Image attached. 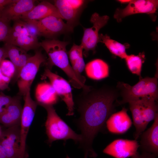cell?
Segmentation results:
<instances>
[{"mask_svg": "<svg viewBox=\"0 0 158 158\" xmlns=\"http://www.w3.org/2000/svg\"><path fill=\"white\" fill-rule=\"evenodd\" d=\"M82 89L75 100L80 114L77 122L81 132L80 143L85 158H95L97 154L92 148L93 141L114 111V102L117 94L106 86L95 89L87 85Z\"/></svg>", "mask_w": 158, "mask_h": 158, "instance_id": "cell-1", "label": "cell"}, {"mask_svg": "<svg viewBox=\"0 0 158 158\" xmlns=\"http://www.w3.org/2000/svg\"><path fill=\"white\" fill-rule=\"evenodd\" d=\"M68 42L46 39L40 42V46L44 50L48 56V65L51 68L56 66L61 69L69 79V83L73 87L80 89L85 88L87 85L83 84L73 71L70 65L66 46Z\"/></svg>", "mask_w": 158, "mask_h": 158, "instance_id": "cell-2", "label": "cell"}, {"mask_svg": "<svg viewBox=\"0 0 158 158\" xmlns=\"http://www.w3.org/2000/svg\"><path fill=\"white\" fill-rule=\"evenodd\" d=\"M117 87L121 90L122 100L119 104H124L130 101L152 99L157 101L158 97L157 77H146L139 79V81L131 86L122 82L118 83Z\"/></svg>", "mask_w": 158, "mask_h": 158, "instance_id": "cell-3", "label": "cell"}, {"mask_svg": "<svg viewBox=\"0 0 158 158\" xmlns=\"http://www.w3.org/2000/svg\"><path fill=\"white\" fill-rule=\"evenodd\" d=\"M47 111V118L45 126L48 137L47 142L49 145L54 141L69 139L75 142H80L82 135L75 133L57 114L52 106H44Z\"/></svg>", "mask_w": 158, "mask_h": 158, "instance_id": "cell-4", "label": "cell"}, {"mask_svg": "<svg viewBox=\"0 0 158 158\" xmlns=\"http://www.w3.org/2000/svg\"><path fill=\"white\" fill-rule=\"evenodd\" d=\"M45 61V57L40 51H37L34 55L29 58L21 68L17 79L20 95L24 96L30 90L40 65Z\"/></svg>", "mask_w": 158, "mask_h": 158, "instance_id": "cell-5", "label": "cell"}, {"mask_svg": "<svg viewBox=\"0 0 158 158\" xmlns=\"http://www.w3.org/2000/svg\"><path fill=\"white\" fill-rule=\"evenodd\" d=\"M14 21L5 43L12 44L27 51L40 47L37 37L29 33L24 21L19 19Z\"/></svg>", "mask_w": 158, "mask_h": 158, "instance_id": "cell-6", "label": "cell"}, {"mask_svg": "<svg viewBox=\"0 0 158 158\" xmlns=\"http://www.w3.org/2000/svg\"><path fill=\"white\" fill-rule=\"evenodd\" d=\"M23 20L35 25L37 29L39 36L49 38H52L60 34L72 32L74 28L65 23L61 18L53 16L39 20Z\"/></svg>", "mask_w": 158, "mask_h": 158, "instance_id": "cell-7", "label": "cell"}, {"mask_svg": "<svg viewBox=\"0 0 158 158\" xmlns=\"http://www.w3.org/2000/svg\"><path fill=\"white\" fill-rule=\"evenodd\" d=\"M24 97V103L22 111L20 123V158H27L26 140L30 127L33 120L38 104L31 98L30 90Z\"/></svg>", "mask_w": 158, "mask_h": 158, "instance_id": "cell-8", "label": "cell"}, {"mask_svg": "<svg viewBox=\"0 0 158 158\" xmlns=\"http://www.w3.org/2000/svg\"><path fill=\"white\" fill-rule=\"evenodd\" d=\"M109 17L107 15L100 16L95 13L92 15L90 22L93 24L92 27L84 28V33L80 44L83 49V54L85 57L88 55V52L92 51L95 52L97 44L100 42L99 32L107 23Z\"/></svg>", "mask_w": 158, "mask_h": 158, "instance_id": "cell-9", "label": "cell"}, {"mask_svg": "<svg viewBox=\"0 0 158 158\" xmlns=\"http://www.w3.org/2000/svg\"><path fill=\"white\" fill-rule=\"evenodd\" d=\"M42 77L47 78L56 93L66 104L68 112L67 116L74 114L75 104L70 84L61 76L51 72L48 68H46Z\"/></svg>", "mask_w": 158, "mask_h": 158, "instance_id": "cell-10", "label": "cell"}, {"mask_svg": "<svg viewBox=\"0 0 158 158\" xmlns=\"http://www.w3.org/2000/svg\"><path fill=\"white\" fill-rule=\"evenodd\" d=\"M158 7V1L157 0H130L124 8H117L114 17L118 23L127 16L138 13L147 14L154 18Z\"/></svg>", "mask_w": 158, "mask_h": 158, "instance_id": "cell-11", "label": "cell"}, {"mask_svg": "<svg viewBox=\"0 0 158 158\" xmlns=\"http://www.w3.org/2000/svg\"><path fill=\"white\" fill-rule=\"evenodd\" d=\"M0 142L7 158H20V126L8 128L2 131Z\"/></svg>", "mask_w": 158, "mask_h": 158, "instance_id": "cell-12", "label": "cell"}, {"mask_svg": "<svg viewBox=\"0 0 158 158\" xmlns=\"http://www.w3.org/2000/svg\"><path fill=\"white\" fill-rule=\"evenodd\" d=\"M139 147L137 140L118 139L108 145L103 152L115 158H128L135 154Z\"/></svg>", "mask_w": 158, "mask_h": 158, "instance_id": "cell-13", "label": "cell"}, {"mask_svg": "<svg viewBox=\"0 0 158 158\" xmlns=\"http://www.w3.org/2000/svg\"><path fill=\"white\" fill-rule=\"evenodd\" d=\"M36 0H14L6 6L1 13L0 17L8 21H15L29 12L35 6Z\"/></svg>", "mask_w": 158, "mask_h": 158, "instance_id": "cell-14", "label": "cell"}, {"mask_svg": "<svg viewBox=\"0 0 158 158\" xmlns=\"http://www.w3.org/2000/svg\"><path fill=\"white\" fill-rule=\"evenodd\" d=\"M140 137L139 147L142 151L150 153L157 157L158 154V115L152 126L143 131Z\"/></svg>", "mask_w": 158, "mask_h": 158, "instance_id": "cell-15", "label": "cell"}, {"mask_svg": "<svg viewBox=\"0 0 158 158\" xmlns=\"http://www.w3.org/2000/svg\"><path fill=\"white\" fill-rule=\"evenodd\" d=\"M125 107L120 111L111 114L107 119L106 124L110 133L117 134L126 132L130 127L132 122Z\"/></svg>", "mask_w": 158, "mask_h": 158, "instance_id": "cell-16", "label": "cell"}, {"mask_svg": "<svg viewBox=\"0 0 158 158\" xmlns=\"http://www.w3.org/2000/svg\"><path fill=\"white\" fill-rule=\"evenodd\" d=\"M22 109L20 99L13 97L6 111L0 115V123L7 128L20 125Z\"/></svg>", "mask_w": 158, "mask_h": 158, "instance_id": "cell-17", "label": "cell"}, {"mask_svg": "<svg viewBox=\"0 0 158 158\" xmlns=\"http://www.w3.org/2000/svg\"><path fill=\"white\" fill-rule=\"evenodd\" d=\"M3 47L6 52L7 58L15 67V76L17 79L21 68L31 56L25 50L12 44L5 43Z\"/></svg>", "mask_w": 158, "mask_h": 158, "instance_id": "cell-18", "label": "cell"}, {"mask_svg": "<svg viewBox=\"0 0 158 158\" xmlns=\"http://www.w3.org/2000/svg\"><path fill=\"white\" fill-rule=\"evenodd\" d=\"M37 102L42 107L52 106L58 102L59 97L50 83L38 84L35 92Z\"/></svg>", "mask_w": 158, "mask_h": 158, "instance_id": "cell-19", "label": "cell"}, {"mask_svg": "<svg viewBox=\"0 0 158 158\" xmlns=\"http://www.w3.org/2000/svg\"><path fill=\"white\" fill-rule=\"evenodd\" d=\"M52 16L61 18L54 5L49 2L43 1L35 5L29 12L22 16L20 19L39 20Z\"/></svg>", "mask_w": 158, "mask_h": 158, "instance_id": "cell-20", "label": "cell"}, {"mask_svg": "<svg viewBox=\"0 0 158 158\" xmlns=\"http://www.w3.org/2000/svg\"><path fill=\"white\" fill-rule=\"evenodd\" d=\"M85 70L87 76L94 80H102L109 76V66L101 59H96L89 62L85 65Z\"/></svg>", "mask_w": 158, "mask_h": 158, "instance_id": "cell-21", "label": "cell"}, {"mask_svg": "<svg viewBox=\"0 0 158 158\" xmlns=\"http://www.w3.org/2000/svg\"><path fill=\"white\" fill-rule=\"evenodd\" d=\"M56 7L61 18L67 21V23L74 27L78 18L80 11L73 8L67 0H54Z\"/></svg>", "mask_w": 158, "mask_h": 158, "instance_id": "cell-22", "label": "cell"}, {"mask_svg": "<svg viewBox=\"0 0 158 158\" xmlns=\"http://www.w3.org/2000/svg\"><path fill=\"white\" fill-rule=\"evenodd\" d=\"M132 114L133 123L135 128L134 134L135 140H137L146 127L145 125L140 107L138 101H130L128 102Z\"/></svg>", "mask_w": 158, "mask_h": 158, "instance_id": "cell-23", "label": "cell"}, {"mask_svg": "<svg viewBox=\"0 0 158 158\" xmlns=\"http://www.w3.org/2000/svg\"><path fill=\"white\" fill-rule=\"evenodd\" d=\"M100 42L104 44L111 53L122 59H125L127 54L126 49L130 45L128 43L123 44L117 41L111 39L107 34H99Z\"/></svg>", "mask_w": 158, "mask_h": 158, "instance_id": "cell-24", "label": "cell"}, {"mask_svg": "<svg viewBox=\"0 0 158 158\" xmlns=\"http://www.w3.org/2000/svg\"><path fill=\"white\" fill-rule=\"evenodd\" d=\"M138 101L141 109L145 126L154 120L158 114L157 101L152 99H142Z\"/></svg>", "mask_w": 158, "mask_h": 158, "instance_id": "cell-25", "label": "cell"}, {"mask_svg": "<svg viewBox=\"0 0 158 158\" xmlns=\"http://www.w3.org/2000/svg\"><path fill=\"white\" fill-rule=\"evenodd\" d=\"M124 59L129 71L133 74L139 76V79L142 78L141 72L142 65L145 59L144 53H140L136 55H127Z\"/></svg>", "mask_w": 158, "mask_h": 158, "instance_id": "cell-26", "label": "cell"}, {"mask_svg": "<svg viewBox=\"0 0 158 158\" xmlns=\"http://www.w3.org/2000/svg\"><path fill=\"white\" fill-rule=\"evenodd\" d=\"M0 69L3 75L11 79L15 76L16 68L10 61L6 59L3 60L0 64Z\"/></svg>", "mask_w": 158, "mask_h": 158, "instance_id": "cell-27", "label": "cell"}, {"mask_svg": "<svg viewBox=\"0 0 158 158\" xmlns=\"http://www.w3.org/2000/svg\"><path fill=\"white\" fill-rule=\"evenodd\" d=\"M85 65L83 56L80 57L71 64L72 68L80 81L85 84L86 79L81 75L85 69Z\"/></svg>", "mask_w": 158, "mask_h": 158, "instance_id": "cell-28", "label": "cell"}, {"mask_svg": "<svg viewBox=\"0 0 158 158\" xmlns=\"http://www.w3.org/2000/svg\"><path fill=\"white\" fill-rule=\"evenodd\" d=\"M10 22L0 17V42H4L9 34L11 27Z\"/></svg>", "mask_w": 158, "mask_h": 158, "instance_id": "cell-29", "label": "cell"}, {"mask_svg": "<svg viewBox=\"0 0 158 158\" xmlns=\"http://www.w3.org/2000/svg\"><path fill=\"white\" fill-rule=\"evenodd\" d=\"M83 49L80 45L74 44L68 52V55L72 64L80 57L83 56Z\"/></svg>", "mask_w": 158, "mask_h": 158, "instance_id": "cell-30", "label": "cell"}, {"mask_svg": "<svg viewBox=\"0 0 158 158\" xmlns=\"http://www.w3.org/2000/svg\"><path fill=\"white\" fill-rule=\"evenodd\" d=\"M13 98L3 94H0V115L6 111Z\"/></svg>", "mask_w": 158, "mask_h": 158, "instance_id": "cell-31", "label": "cell"}, {"mask_svg": "<svg viewBox=\"0 0 158 158\" xmlns=\"http://www.w3.org/2000/svg\"><path fill=\"white\" fill-rule=\"evenodd\" d=\"M11 79L3 75L0 69V90H4L8 88Z\"/></svg>", "mask_w": 158, "mask_h": 158, "instance_id": "cell-32", "label": "cell"}, {"mask_svg": "<svg viewBox=\"0 0 158 158\" xmlns=\"http://www.w3.org/2000/svg\"><path fill=\"white\" fill-rule=\"evenodd\" d=\"M68 2L73 8L80 11L84 6L85 1L82 0H67Z\"/></svg>", "mask_w": 158, "mask_h": 158, "instance_id": "cell-33", "label": "cell"}, {"mask_svg": "<svg viewBox=\"0 0 158 158\" xmlns=\"http://www.w3.org/2000/svg\"><path fill=\"white\" fill-rule=\"evenodd\" d=\"M131 157V158H156L157 157L155 155L150 153L142 151L141 154L137 152L135 154Z\"/></svg>", "mask_w": 158, "mask_h": 158, "instance_id": "cell-34", "label": "cell"}, {"mask_svg": "<svg viewBox=\"0 0 158 158\" xmlns=\"http://www.w3.org/2000/svg\"><path fill=\"white\" fill-rule=\"evenodd\" d=\"M13 1L14 0H0V15L4 8Z\"/></svg>", "mask_w": 158, "mask_h": 158, "instance_id": "cell-35", "label": "cell"}, {"mask_svg": "<svg viewBox=\"0 0 158 158\" xmlns=\"http://www.w3.org/2000/svg\"><path fill=\"white\" fill-rule=\"evenodd\" d=\"M7 58V56L5 50L3 47H0V64L3 60Z\"/></svg>", "mask_w": 158, "mask_h": 158, "instance_id": "cell-36", "label": "cell"}, {"mask_svg": "<svg viewBox=\"0 0 158 158\" xmlns=\"http://www.w3.org/2000/svg\"><path fill=\"white\" fill-rule=\"evenodd\" d=\"M0 158H7L5 152L0 142Z\"/></svg>", "mask_w": 158, "mask_h": 158, "instance_id": "cell-37", "label": "cell"}, {"mask_svg": "<svg viewBox=\"0 0 158 158\" xmlns=\"http://www.w3.org/2000/svg\"><path fill=\"white\" fill-rule=\"evenodd\" d=\"M118 1L120 2L121 3L124 4V3H129L130 0H119L117 1Z\"/></svg>", "mask_w": 158, "mask_h": 158, "instance_id": "cell-38", "label": "cell"}, {"mask_svg": "<svg viewBox=\"0 0 158 158\" xmlns=\"http://www.w3.org/2000/svg\"><path fill=\"white\" fill-rule=\"evenodd\" d=\"M66 158H70L68 156V155H67L66 156Z\"/></svg>", "mask_w": 158, "mask_h": 158, "instance_id": "cell-39", "label": "cell"}, {"mask_svg": "<svg viewBox=\"0 0 158 158\" xmlns=\"http://www.w3.org/2000/svg\"><path fill=\"white\" fill-rule=\"evenodd\" d=\"M1 132H2V131L1 130V128H0V135H1Z\"/></svg>", "mask_w": 158, "mask_h": 158, "instance_id": "cell-40", "label": "cell"}]
</instances>
